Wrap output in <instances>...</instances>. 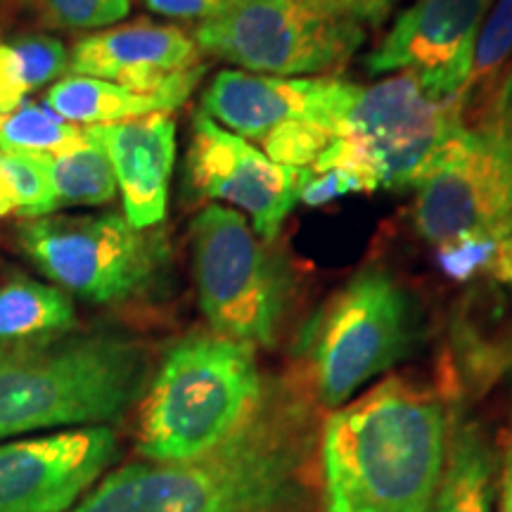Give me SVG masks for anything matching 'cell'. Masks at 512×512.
I'll return each mask as SVG.
<instances>
[{
    "label": "cell",
    "instance_id": "1",
    "mask_svg": "<svg viewBox=\"0 0 512 512\" xmlns=\"http://www.w3.org/2000/svg\"><path fill=\"white\" fill-rule=\"evenodd\" d=\"M313 446L297 396L264 406L226 446L190 463H131L102 477L67 512H302Z\"/></svg>",
    "mask_w": 512,
    "mask_h": 512
},
{
    "label": "cell",
    "instance_id": "2",
    "mask_svg": "<svg viewBox=\"0 0 512 512\" xmlns=\"http://www.w3.org/2000/svg\"><path fill=\"white\" fill-rule=\"evenodd\" d=\"M444 401L389 377L339 406L318 439L325 512H432L446 467Z\"/></svg>",
    "mask_w": 512,
    "mask_h": 512
},
{
    "label": "cell",
    "instance_id": "3",
    "mask_svg": "<svg viewBox=\"0 0 512 512\" xmlns=\"http://www.w3.org/2000/svg\"><path fill=\"white\" fill-rule=\"evenodd\" d=\"M264 401L254 347L219 332L185 337L145 387L138 453L152 463L209 456L245 430Z\"/></svg>",
    "mask_w": 512,
    "mask_h": 512
},
{
    "label": "cell",
    "instance_id": "4",
    "mask_svg": "<svg viewBox=\"0 0 512 512\" xmlns=\"http://www.w3.org/2000/svg\"><path fill=\"white\" fill-rule=\"evenodd\" d=\"M150 358L128 337H62L0 356V439L117 420L143 396Z\"/></svg>",
    "mask_w": 512,
    "mask_h": 512
},
{
    "label": "cell",
    "instance_id": "5",
    "mask_svg": "<svg viewBox=\"0 0 512 512\" xmlns=\"http://www.w3.org/2000/svg\"><path fill=\"white\" fill-rule=\"evenodd\" d=\"M422 318L413 294L392 273L368 268L320 306L302 332L313 399L339 408L375 377L413 354Z\"/></svg>",
    "mask_w": 512,
    "mask_h": 512
},
{
    "label": "cell",
    "instance_id": "6",
    "mask_svg": "<svg viewBox=\"0 0 512 512\" xmlns=\"http://www.w3.org/2000/svg\"><path fill=\"white\" fill-rule=\"evenodd\" d=\"M463 110V93L439 98L420 74L387 76L358 91L337 138L313 162L311 174L347 169L370 190L418 188L463 121Z\"/></svg>",
    "mask_w": 512,
    "mask_h": 512
},
{
    "label": "cell",
    "instance_id": "7",
    "mask_svg": "<svg viewBox=\"0 0 512 512\" xmlns=\"http://www.w3.org/2000/svg\"><path fill=\"white\" fill-rule=\"evenodd\" d=\"M413 221L434 247L512 230V67L475 124L463 110L434 171L418 185Z\"/></svg>",
    "mask_w": 512,
    "mask_h": 512
},
{
    "label": "cell",
    "instance_id": "8",
    "mask_svg": "<svg viewBox=\"0 0 512 512\" xmlns=\"http://www.w3.org/2000/svg\"><path fill=\"white\" fill-rule=\"evenodd\" d=\"M361 86L339 76H266L226 69L202 95V114L275 164L311 169L337 138Z\"/></svg>",
    "mask_w": 512,
    "mask_h": 512
},
{
    "label": "cell",
    "instance_id": "9",
    "mask_svg": "<svg viewBox=\"0 0 512 512\" xmlns=\"http://www.w3.org/2000/svg\"><path fill=\"white\" fill-rule=\"evenodd\" d=\"M17 240L50 283L91 304H124L157 283L164 242L138 230L124 214L24 219Z\"/></svg>",
    "mask_w": 512,
    "mask_h": 512
},
{
    "label": "cell",
    "instance_id": "10",
    "mask_svg": "<svg viewBox=\"0 0 512 512\" xmlns=\"http://www.w3.org/2000/svg\"><path fill=\"white\" fill-rule=\"evenodd\" d=\"M240 211L209 204L192 219L197 299L211 330L249 347H271L283 323L287 283Z\"/></svg>",
    "mask_w": 512,
    "mask_h": 512
},
{
    "label": "cell",
    "instance_id": "11",
    "mask_svg": "<svg viewBox=\"0 0 512 512\" xmlns=\"http://www.w3.org/2000/svg\"><path fill=\"white\" fill-rule=\"evenodd\" d=\"M202 53L266 76H323L344 67L366 29L337 17L320 0H238L195 27Z\"/></svg>",
    "mask_w": 512,
    "mask_h": 512
},
{
    "label": "cell",
    "instance_id": "12",
    "mask_svg": "<svg viewBox=\"0 0 512 512\" xmlns=\"http://www.w3.org/2000/svg\"><path fill=\"white\" fill-rule=\"evenodd\" d=\"M185 169L197 195L228 202L245 219H252L254 233L264 242L280 233L311 176V169L271 162L259 147L202 112L192 121Z\"/></svg>",
    "mask_w": 512,
    "mask_h": 512
},
{
    "label": "cell",
    "instance_id": "13",
    "mask_svg": "<svg viewBox=\"0 0 512 512\" xmlns=\"http://www.w3.org/2000/svg\"><path fill=\"white\" fill-rule=\"evenodd\" d=\"M119 456L110 425L74 427L0 446V512H67Z\"/></svg>",
    "mask_w": 512,
    "mask_h": 512
},
{
    "label": "cell",
    "instance_id": "14",
    "mask_svg": "<svg viewBox=\"0 0 512 512\" xmlns=\"http://www.w3.org/2000/svg\"><path fill=\"white\" fill-rule=\"evenodd\" d=\"M491 5L494 0H415L366 57L368 72L420 74L439 98H456L470 81L475 43Z\"/></svg>",
    "mask_w": 512,
    "mask_h": 512
},
{
    "label": "cell",
    "instance_id": "15",
    "mask_svg": "<svg viewBox=\"0 0 512 512\" xmlns=\"http://www.w3.org/2000/svg\"><path fill=\"white\" fill-rule=\"evenodd\" d=\"M202 50L174 24L136 19L81 36L69 50V72L185 102L204 76Z\"/></svg>",
    "mask_w": 512,
    "mask_h": 512
},
{
    "label": "cell",
    "instance_id": "16",
    "mask_svg": "<svg viewBox=\"0 0 512 512\" xmlns=\"http://www.w3.org/2000/svg\"><path fill=\"white\" fill-rule=\"evenodd\" d=\"M110 157L124 216L133 228L159 226L169 207L176 162V121L169 112L93 126Z\"/></svg>",
    "mask_w": 512,
    "mask_h": 512
},
{
    "label": "cell",
    "instance_id": "17",
    "mask_svg": "<svg viewBox=\"0 0 512 512\" xmlns=\"http://www.w3.org/2000/svg\"><path fill=\"white\" fill-rule=\"evenodd\" d=\"M72 297L53 283L15 278L0 285V356L46 347L74 330Z\"/></svg>",
    "mask_w": 512,
    "mask_h": 512
},
{
    "label": "cell",
    "instance_id": "18",
    "mask_svg": "<svg viewBox=\"0 0 512 512\" xmlns=\"http://www.w3.org/2000/svg\"><path fill=\"white\" fill-rule=\"evenodd\" d=\"M43 105L72 124H119L159 112H174L183 102L164 93H143L119 83L69 74L46 91Z\"/></svg>",
    "mask_w": 512,
    "mask_h": 512
},
{
    "label": "cell",
    "instance_id": "19",
    "mask_svg": "<svg viewBox=\"0 0 512 512\" xmlns=\"http://www.w3.org/2000/svg\"><path fill=\"white\" fill-rule=\"evenodd\" d=\"M494 460L475 422L458 413L448 422L446 467L432 512H491Z\"/></svg>",
    "mask_w": 512,
    "mask_h": 512
},
{
    "label": "cell",
    "instance_id": "20",
    "mask_svg": "<svg viewBox=\"0 0 512 512\" xmlns=\"http://www.w3.org/2000/svg\"><path fill=\"white\" fill-rule=\"evenodd\" d=\"M50 214L74 207H102L117 197L110 157L93 126L83 128L81 138L50 155Z\"/></svg>",
    "mask_w": 512,
    "mask_h": 512
},
{
    "label": "cell",
    "instance_id": "21",
    "mask_svg": "<svg viewBox=\"0 0 512 512\" xmlns=\"http://www.w3.org/2000/svg\"><path fill=\"white\" fill-rule=\"evenodd\" d=\"M69 69V50L50 34L0 38V114L15 112L38 88L53 86Z\"/></svg>",
    "mask_w": 512,
    "mask_h": 512
},
{
    "label": "cell",
    "instance_id": "22",
    "mask_svg": "<svg viewBox=\"0 0 512 512\" xmlns=\"http://www.w3.org/2000/svg\"><path fill=\"white\" fill-rule=\"evenodd\" d=\"M81 133L83 128L38 102H24L15 112L0 114V150L55 155L76 143Z\"/></svg>",
    "mask_w": 512,
    "mask_h": 512
},
{
    "label": "cell",
    "instance_id": "23",
    "mask_svg": "<svg viewBox=\"0 0 512 512\" xmlns=\"http://www.w3.org/2000/svg\"><path fill=\"white\" fill-rule=\"evenodd\" d=\"M0 166L15 197L17 214L22 219H41L50 216V155L43 152L0 150Z\"/></svg>",
    "mask_w": 512,
    "mask_h": 512
},
{
    "label": "cell",
    "instance_id": "24",
    "mask_svg": "<svg viewBox=\"0 0 512 512\" xmlns=\"http://www.w3.org/2000/svg\"><path fill=\"white\" fill-rule=\"evenodd\" d=\"M512 60V0H494L491 10L486 12L482 29L475 43L472 57L470 81L465 86V95H475L486 81L494 79Z\"/></svg>",
    "mask_w": 512,
    "mask_h": 512
},
{
    "label": "cell",
    "instance_id": "25",
    "mask_svg": "<svg viewBox=\"0 0 512 512\" xmlns=\"http://www.w3.org/2000/svg\"><path fill=\"white\" fill-rule=\"evenodd\" d=\"M46 24L69 31L114 27L131 10V0H38Z\"/></svg>",
    "mask_w": 512,
    "mask_h": 512
},
{
    "label": "cell",
    "instance_id": "26",
    "mask_svg": "<svg viewBox=\"0 0 512 512\" xmlns=\"http://www.w3.org/2000/svg\"><path fill=\"white\" fill-rule=\"evenodd\" d=\"M354 192H373L370 185L361 176L351 174L347 169H330L323 174H311L309 181L304 183L299 202L306 207H323L339 200L344 195H354Z\"/></svg>",
    "mask_w": 512,
    "mask_h": 512
},
{
    "label": "cell",
    "instance_id": "27",
    "mask_svg": "<svg viewBox=\"0 0 512 512\" xmlns=\"http://www.w3.org/2000/svg\"><path fill=\"white\" fill-rule=\"evenodd\" d=\"M145 3L157 15L202 24L223 15L238 0H145Z\"/></svg>",
    "mask_w": 512,
    "mask_h": 512
},
{
    "label": "cell",
    "instance_id": "28",
    "mask_svg": "<svg viewBox=\"0 0 512 512\" xmlns=\"http://www.w3.org/2000/svg\"><path fill=\"white\" fill-rule=\"evenodd\" d=\"M337 17L354 22L358 27H380L396 0H320Z\"/></svg>",
    "mask_w": 512,
    "mask_h": 512
},
{
    "label": "cell",
    "instance_id": "29",
    "mask_svg": "<svg viewBox=\"0 0 512 512\" xmlns=\"http://www.w3.org/2000/svg\"><path fill=\"white\" fill-rule=\"evenodd\" d=\"M498 512H512V441L505 448L501 465V501H498Z\"/></svg>",
    "mask_w": 512,
    "mask_h": 512
},
{
    "label": "cell",
    "instance_id": "30",
    "mask_svg": "<svg viewBox=\"0 0 512 512\" xmlns=\"http://www.w3.org/2000/svg\"><path fill=\"white\" fill-rule=\"evenodd\" d=\"M12 211H17V204H15V197H12L8 181H5L3 166H0V219H3V216H10Z\"/></svg>",
    "mask_w": 512,
    "mask_h": 512
}]
</instances>
